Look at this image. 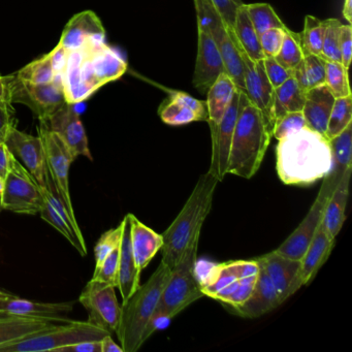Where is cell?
<instances>
[{"mask_svg": "<svg viewBox=\"0 0 352 352\" xmlns=\"http://www.w3.org/2000/svg\"><path fill=\"white\" fill-rule=\"evenodd\" d=\"M339 46L341 63L346 69H349L352 58V28L350 24L348 25L342 24Z\"/></svg>", "mask_w": 352, "mask_h": 352, "instance_id": "52", "label": "cell"}, {"mask_svg": "<svg viewBox=\"0 0 352 352\" xmlns=\"http://www.w3.org/2000/svg\"><path fill=\"white\" fill-rule=\"evenodd\" d=\"M61 81L65 100L72 104L83 102L102 87L94 74L89 49L69 51Z\"/></svg>", "mask_w": 352, "mask_h": 352, "instance_id": "13", "label": "cell"}, {"mask_svg": "<svg viewBox=\"0 0 352 352\" xmlns=\"http://www.w3.org/2000/svg\"><path fill=\"white\" fill-rule=\"evenodd\" d=\"M115 288L91 279L79 298V302L87 311L88 321L111 333L116 331L121 312Z\"/></svg>", "mask_w": 352, "mask_h": 352, "instance_id": "12", "label": "cell"}, {"mask_svg": "<svg viewBox=\"0 0 352 352\" xmlns=\"http://www.w3.org/2000/svg\"><path fill=\"white\" fill-rule=\"evenodd\" d=\"M3 179L0 178V197H1V195H3Z\"/></svg>", "mask_w": 352, "mask_h": 352, "instance_id": "59", "label": "cell"}, {"mask_svg": "<svg viewBox=\"0 0 352 352\" xmlns=\"http://www.w3.org/2000/svg\"><path fill=\"white\" fill-rule=\"evenodd\" d=\"M286 28H270L259 36L261 50L265 57H275L281 49Z\"/></svg>", "mask_w": 352, "mask_h": 352, "instance_id": "48", "label": "cell"}, {"mask_svg": "<svg viewBox=\"0 0 352 352\" xmlns=\"http://www.w3.org/2000/svg\"><path fill=\"white\" fill-rule=\"evenodd\" d=\"M263 67H265V75L269 79L270 83L274 88H278L284 83L286 80L292 77V69L282 67L275 57H265L263 58Z\"/></svg>", "mask_w": 352, "mask_h": 352, "instance_id": "49", "label": "cell"}, {"mask_svg": "<svg viewBox=\"0 0 352 352\" xmlns=\"http://www.w3.org/2000/svg\"><path fill=\"white\" fill-rule=\"evenodd\" d=\"M12 155L13 154L8 149L6 143H0V178L3 181L10 170Z\"/></svg>", "mask_w": 352, "mask_h": 352, "instance_id": "55", "label": "cell"}, {"mask_svg": "<svg viewBox=\"0 0 352 352\" xmlns=\"http://www.w3.org/2000/svg\"><path fill=\"white\" fill-rule=\"evenodd\" d=\"M195 7L197 30H204L211 36L221 54L226 73L238 89L244 91L242 58L234 43V32L224 23L210 0H195Z\"/></svg>", "mask_w": 352, "mask_h": 352, "instance_id": "8", "label": "cell"}, {"mask_svg": "<svg viewBox=\"0 0 352 352\" xmlns=\"http://www.w3.org/2000/svg\"><path fill=\"white\" fill-rule=\"evenodd\" d=\"M100 349H102L100 340H89V341L78 342V343L65 346L57 352H100Z\"/></svg>", "mask_w": 352, "mask_h": 352, "instance_id": "53", "label": "cell"}, {"mask_svg": "<svg viewBox=\"0 0 352 352\" xmlns=\"http://www.w3.org/2000/svg\"><path fill=\"white\" fill-rule=\"evenodd\" d=\"M73 309L74 302H40L24 300L17 296L0 298V314L46 318L54 322L71 321L60 315L72 312Z\"/></svg>", "mask_w": 352, "mask_h": 352, "instance_id": "23", "label": "cell"}, {"mask_svg": "<svg viewBox=\"0 0 352 352\" xmlns=\"http://www.w3.org/2000/svg\"><path fill=\"white\" fill-rule=\"evenodd\" d=\"M15 294H11V292H6V290L0 289V298H9V296H13Z\"/></svg>", "mask_w": 352, "mask_h": 352, "instance_id": "58", "label": "cell"}, {"mask_svg": "<svg viewBox=\"0 0 352 352\" xmlns=\"http://www.w3.org/2000/svg\"><path fill=\"white\" fill-rule=\"evenodd\" d=\"M40 214L41 217H42L45 221L51 224L57 232H60V234L71 243L72 246L75 247L77 251H79L82 256H86V255H87V248L82 246L81 243L79 242L77 236H76L73 228H72L71 226L65 221V219L57 213L56 210L52 207V205H51L45 197L42 208H41L40 210Z\"/></svg>", "mask_w": 352, "mask_h": 352, "instance_id": "42", "label": "cell"}, {"mask_svg": "<svg viewBox=\"0 0 352 352\" xmlns=\"http://www.w3.org/2000/svg\"><path fill=\"white\" fill-rule=\"evenodd\" d=\"M306 126L307 123L302 112L287 113L280 118L276 119L273 129V137L279 141L289 133L300 131Z\"/></svg>", "mask_w": 352, "mask_h": 352, "instance_id": "47", "label": "cell"}, {"mask_svg": "<svg viewBox=\"0 0 352 352\" xmlns=\"http://www.w3.org/2000/svg\"><path fill=\"white\" fill-rule=\"evenodd\" d=\"M302 38L300 34L292 32L286 28L285 36L279 53L275 56L276 60L287 69H294L304 58Z\"/></svg>", "mask_w": 352, "mask_h": 352, "instance_id": "40", "label": "cell"}, {"mask_svg": "<svg viewBox=\"0 0 352 352\" xmlns=\"http://www.w3.org/2000/svg\"><path fill=\"white\" fill-rule=\"evenodd\" d=\"M119 254H120V244L106 257L100 267L94 272L91 279L98 280V281L117 287L118 286Z\"/></svg>", "mask_w": 352, "mask_h": 352, "instance_id": "46", "label": "cell"}, {"mask_svg": "<svg viewBox=\"0 0 352 352\" xmlns=\"http://www.w3.org/2000/svg\"><path fill=\"white\" fill-rule=\"evenodd\" d=\"M324 28V20H319L318 18L314 17V16H306L304 30L300 34L305 55L321 54Z\"/></svg>", "mask_w": 352, "mask_h": 352, "instance_id": "41", "label": "cell"}, {"mask_svg": "<svg viewBox=\"0 0 352 352\" xmlns=\"http://www.w3.org/2000/svg\"><path fill=\"white\" fill-rule=\"evenodd\" d=\"M129 215L131 220V248L138 271L142 273L158 251L162 250L164 239L162 234L140 221L133 214L129 213Z\"/></svg>", "mask_w": 352, "mask_h": 352, "instance_id": "27", "label": "cell"}, {"mask_svg": "<svg viewBox=\"0 0 352 352\" xmlns=\"http://www.w3.org/2000/svg\"><path fill=\"white\" fill-rule=\"evenodd\" d=\"M123 230L120 241V254H119V292L122 296V302H126L135 290L140 287L141 273L138 271L133 257L131 241V220L129 215H125L122 220Z\"/></svg>", "mask_w": 352, "mask_h": 352, "instance_id": "25", "label": "cell"}, {"mask_svg": "<svg viewBox=\"0 0 352 352\" xmlns=\"http://www.w3.org/2000/svg\"><path fill=\"white\" fill-rule=\"evenodd\" d=\"M324 22V34H323L320 56L327 61L341 63L339 45L342 23L338 19H327Z\"/></svg>", "mask_w": 352, "mask_h": 352, "instance_id": "44", "label": "cell"}, {"mask_svg": "<svg viewBox=\"0 0 352 352\" xmlns=\"http://www.w3.org/2000/svg\"><path fill=\"white\" fill-rule=\"evenodd\" d=\"M335 242L336 239H333L323 228L322 223H320L304 256L300 259V285H308L316 277L319 270L329 259L335 246Z\"/></svg>", "mask_w": 352, "mask_h": 352, "instance_id": "26", "label": "cell"}, {"mask_svg": "<svg viewBox=\"0 0 352 352\" xmlns=\"http://www.w3.org/2000/svg\"><path fill=\"white\" fill-rule=\"evenodd\" d=\"M172 270L160 261L156 271L121 306L116 331L123 352H137L148 340V329L157 308L162 290Z\"/></svg>", "mask_w": 352, "mask_h": 352, "instance_id": "3", "label": "cell"}, {"mask_svg": "<svg viewBox=\"0 0 352 352\" xmlns=\"http://www.w3.org/2000/svg\"><path fill=\"white\" fill-rule=\"evenodd\" d=\"M88 49L94 74L100 85L116 81L126 73V61L106 43Z\"/></svg>", "mask_w": 352, "mask_h": 352, "instance_id": "30", "label": "cell"}, {"mask_svg": "<svg viewBox=\"0 0 352 352\" xmlns=\"http://www.w3.org/2000/svg\"><path fill=\"white\" fill-rule=\"evenodd\" d=\"M224 23L230 28H234V19L238 8L242 5L241 0H210Z\"/></svg>", "mask_w": 352, "mask_h": 352, "instance_id": "50", "label": "cell"}, {"mask_svg": "<svg viewBox=\"0 0 352 352\" xmlns=\"http://www.w3.org/2000/svg\"><path fill=\"white\" fill-rule=\"evenodd\" d=\"M16 76H3L0 74V102H12V89Z\"/></svg>", "mask_w": 352, "mask_h": 352, "instance_id": "54", "label": "cell"}, {"mask_svg": "<svg viewBox=\"0 0 352 352\" xmlns=\"http://www.w3.org/2000/svg\"><path fill=\"white\" fill-rule=\"evenodd\" d=\"M325 84L336 98L351 96L348 69L337 61H325Z\"/></svg>", "mask_w": 352, "mask_h": 352, "instance_id": "43", "label": "cell"}, {"mask_svg": "<svg viewBox=\"0 0 352 352\" xmlns=\"http://www.w3.org/2000/svg\"><path fill=\"white\" fill-rule=\"evenodd\" d=\"M16 78L28 84H48L54 81L57 76L49 54L32 61L18 72Z\"/></svg>", "mask_w": 352, "mask_h": 352, "instance_id": "37", "label": "cell"}, {"mask_svg": "<svg viewBox=\"0 0 352 352\" xmlns=\"http://www.w3.org/2000/svg\"><path fill=\"white\" fill-rule=\"evenodd\" d=\"M42 124L46 125L50 131L60 137L76 160L78 156H84L89 160H94L85 127L80 119L79 113L76 111L75 104L65 102L50 117L47 123Z\"/></svg>", "mask_w": 352, "mask_h": 352, "instance_id": "18", "label": "cell"}, {"mask_svg": "<svg viewBox=\"0 0 352 352\" xmlns=\"http://www.w3.org/2000/svg\"><path fill=\"white\" fill-rule=\"evenodd\" d=\"M352 123V98H336L327 122L325 137L331 140L341 133L348 125Z\"/></svg>", "mask_w": 352, "mask_h": 352, "instance_id": "39", "label": "cell"}, {"mask_svg": "<svg viewBox=\"0 0 352 352\" xmlns=\"http://www.w3.org/2000/svg\"><path fill=\"white\" fill-rule=\"evenodd\" d=\"M16 126L12 102H0V143H6L8 135Z\"/></svg>", "mask_w": 352, "mask_h": 352, "instance_id": "51", "label": "cell"}, {"mask_svg": "<svg viewBox=\"0 0 352 352\" xmlns=\"http://www.w3.org/2000/svg\"><path fill=\"white\" fill-rule=\"evenodd\" d=\"M352 0H345L344 1V7H343V16L349 24H351L352 22Z\"/></svg>", "mask_w": 352, "mask_h": 352, "instance_id": "57", "label": "cell"}, {"mask_svg": "<svg viewBox=\"0 0 352 352\" xmlns=\"http://www.w3.org/2000/svg\"><path fill=\"white\" fill-rule=\"evenodd\" d=\"M54 325V321L46 318L17 315L0 317V346L19 341Z\"/></svg>", "mask_w": 352, "mask_h": 352, "instance_id": "32", "label": "cell"}, {"mask_svg": "<svg viewBox=\"0 0 352 352\" xmlns=\"http://www.w3.org/2000/svg\"><path fill=\"white\" fill-rule=\"evenodd\" d=\"M236 90L238 87L226 72L222 73L208 90L206 104L208 109V123L211 133L217 129Z\"/></svg>", "mask_w": 352, "mask_h": 352, "instance_id": "31", "label": "cell"}, {"mask_svg": "<svg viewBox=\"0 0 352 352\" xmlns=\"http://www.w3.org/2000/svg\"><path fill=\"white\" fill-rule=\"evenodd\" d=\"M199 239L185 251L180 263L172 270L170 279L162 290L157 308L152 317L148 338L162 321H170L189 305L204 298L201 280L197 277V256Z\"/></svg>", "mask_w": 352, "mask_h": 352, "instance_id": "5", "label": "cell"}, {"mask_svg": "<svg viewBox=\"0 0 352 352\" xmlns=\"http://www.w3.org/2000/svg\"><path fill=\"white\" fill-rule=\"evenodd\" d=\"M122 221L117 228H111L100 236L94 247V257H96V270L102 265L106 257L119 246L122 236ZM94 270V271H96Z\"/></svg>", "mask_w": 352, "mask_h": 352, "instance_id": "45", "label": "cell"}, {"mask_svg": "<svg viewBox=\"0 0 352 352\" xmlns=\"http://www.w3.org/2000/svg\"><path fill=\"white\" fill-rule=\"evenodd\" d=\"M100 344H102L100 352H123L122 347L113 340L111 335L104 336V337L100 340Z\"/></svg>", "mask_w": 352, "mask_h": 352, "instance_id": "56", "label": "cell"}, {"mask_svg": "<svg viewBox=\"0 0 352 352\" xmlns=\"http://www.w3.org/2000/svg\"><path fill=\"white\" fill-rule=\"evenodd\" d=\"M13 102L25 104L41 123H47L67 102L61 77H57L48 84L23 83L15 78L12 89V104Z\"/></svg>", "mask_w": 352, "mask_h": 352, "instance_id": "11", "label": "cell"}, {"mask_svg": "<svg viewBox=\"0 0 352 352\" xmlns=\"http://www.w3.org/2000/svg\"><path fill=\"white\" fill-rule=\"evenodd\" d=\"M257 263L259 265L258 275L250 296L242 304L230 308L236 314L246 318H257L281 305L267 272L258 261Z\"/></svg>", "mask_w": 352, "mask_h": 352, "instance_id": "24", "label": "cell"}, {"mask_svg": "<svg viewBox=\"0 0 352 352\" xmlns=\"http://www.w3.org/2000/svg\"><path fill=\"white\" fill-rule=\"evenodd\" d=\"M341 177L335 170H331V173L323 178L320 190L314 203L312 204V207L302 222L298 224V228L276 250H274L276 253L294 261H300L302 258L317 228L322 221L325 206Z\"/></svg>", "mask_w": 352, "mask_h": 352, "instance_id": "10", "label": "cell"}, {"mask_svg": "<svg viewBox=\"0 0 352 352\" xmlns=\"http://www.w3.org/2000/svg\"><path fill=\"white\" fill-rule=\"evenodd\" d=\"M258 271L256 259L218 263L209 270L205 279L201 280V290L205 296L234 308L250 296Z\"/></svg>", "mask_w": 352, "mask_h": 352, "instance_id": "6", "label": "cell"}, {"mask_svg": "<svg viewBox=\"0 0 352 352\" xmlns=\"http://www.w3.org/2000/svg\"><path fill=\"white\" fill-rule=\"evenodd\" d=\"M247 102H248V98L245 92L240 89L236 90L217 129L211 133L212 156L209 173L215 176L219 182L228 175L226 170H228L232 135H234L241 111Z\"/></svg>", "mask_w": 352, "mask_h": 352, "instance_id": "15", "label": "cell"}, {"mask_svg": "<svg viewBox=\"0 0 352 352\" xmlns=\"http://www.w3.org/2000/svg\"><path fill=\"white\" fill-rule=\"evenodd\" d=\"M272 138L271 125L248 100L236 121L226 174L252 178L263 164Z\"/></svg>", "mask_w": 352, "mask_h": 352, "instance_id": "4", "label": "cell"}, {"mask_svg": "<svg viewBox=\"0 0 352 352\" xmlns=\"http://www.w3.org/2000/svg\"><path fill=\"white\" fill-rule=\"evenodd\" d=\"M218 182L211 173L201 175L176 219L162 234V261L170 270L180 263L187 248L199 239L204 222L212 209Z\"/></svg>", "mask_w": 352, "mask_h": 352, "instance_id": "2", "label": "cell"}, {"mask_svg": "<svg viewBox=\"0 0 352 352\" xmlns=\"http://www.w3.org/2000/svg\"><path fill=\"white\" fill-rule=\"evenodd\" d=\"M306 91L298 86L294 77L286 80L275 89L274 98V116L280 118L287 113L302 112L304 108Z\"/></svg>", "mask_w": 352, "mask_h": 352, "instance_id": "34", "label": "cell"}, {"mask_svg": "<svg viewBox=\"0 0 352 352\" xmlns=\"http://www.w3.org/2000/svg\"><path fill=\"white\" fill-rule=\"evenodd\" d=\"M234 43L236 48L240 51L241 58L243 63V79H244V92L248 98L249 102L256 107L267 121L272 129L275 124L274 116V98H275V88L270 83L265 75L263 59L261 61L251 60L244 51L242 50L236 42L234 34Z\"/></svg>", "mask_w": 352, "mask_h": 352, "instance_id": "16", "label": "cell"}, {"mask_svg": "<svg viewBox=\"0 0 352 352\" xmlns=\"http://www.w3.org/2000/svg\"><path fill=\"white\" fill-rule=\"evenodd\" d=\"M246 10L258 36L270 28H286L285 24L269 3H251L246 5Z\"/></svg>", "mask_w": 352, "mask_h": 352, "instance_id": "38", "label": "cell"}, {"mask_svg": "<svg viewBox=\"0 0 352 352\" xmlns=\"http://www.w3.org/2000/svg\"><path fill=\"white\" fill-rule=\"evenodd\" d=\"M256 259L267 272L281 304L302 287L300 282V261L282 256L275 251L256 257Z\"/></svg>", "mask_w": 352, "mask_h": 352, "instance_id": "20", "label": "cell"}, {"mask_svg": "<svg viewBox=\"0 0 352 352\" xmlns=\"http://www.w3.org/2000/svg\"><path fill=\"white\" fill-rule=\"evenodd\" d=\"M197 30V55L192 83L199 94H207L214 82L226 72V67L211 36L204 30Z\"/></svg>", "mask_w": 352, "mask_h": 352, "instance_id": "21", "label": "cell"}, {"mask_svg": "<svg viewBox=\"0 0 352 352\" xmlns=\"http://www.w3.org/2000/svg\"><path fill=\"white\" fill-rule=\"evenodd\" d=\"M232 32H234L239 46L242 48L245 54L251 60L257 63V61L263 60L265 58V55L261 50V43H259L258 34L253 28L245 3H242L236 10Z\"/></svg>", "mask_w": 352, "mask_h": 352, "instance_id": "33", "label": "cell"}, {"mask_svg": "<svg viewBox=\"0 0 352 352\" xmlns=\"http://www.w3.org/2000/svg\"><path fill=\"white\" fill-rule=\"evenodd\" d=\"M44 197L36 179L25 166L12 155L10 170L3 181L0 203L3 210L17 214L36 215L40 213Z\"/></svg>", "mask_w": 352, "mask_h": 352, "instance_id": "9", "label": "cell"}, {"mask_svg": "<svg viewBox=\"0 0 352 352\" xmlns=\"http://www.w3.org/2000/svg\"><path fill=\"white\" fill-rule=\"evenodd\" d=\"M335 100V96L325 83L307 90L302 111L307 126L325 135L329 115Z\"/></svg>", "mask_w": 352, "mask_h": 352, "instance_id": "28", "label": "cell"}, {"mask_svg": "<svg viewBox=\"0 0 352 352\" xmlns=\"http://www.w3.org/2000/svg\"><path fill=\"white\" fill-rule=\"evenodd\" d=\"M107 335L111 333L89 321L71 320L65 325H54L19 341L0 346V352H57L65 346L89 340H102Z\"/></svg>", "mask_w": 352, "mask_h": 352, "instance_id": "7", "label": "cell"}, {"mask_svg": "<svg viewBox=\"0 0 352 352\" xmlns=\"http://www.w3.org/2000/svg\"><path fill=\"white\" fill-rule=\"evenodd\" d=\"M6 145L18 160L23 162V166L38 185L46 186L49 170L42 138L24 133L15 126L10 131Z\"/></svg>", "mask_w": 352, "mask_h": 352, "instance_id": "17", "label": "cell"}, {"mask_svg": "<svg viewBox=\"0 0 352 352\" xmlns=\"http://www.w3.org/2000/svg\"><path fill=\"white\" fill-rule=\"evenodd\" d=\"M329 146L333 154V170L342 176L347 168H352V123L329 140Z\"/></svg>", "mask_w": 352, "mask_h": 352, "instance_id": "36", "label": "cell"}, {"mask_svg": "<svg viewBox=\"0 0 352 352\" xmlns=\"http://www.w3.org/2000/svg\"><path fill=\"white\" fill-rule=\"evenodd\" d=\"M333 166L329 140L308 126L278 141L276 170L284 184L308 186L327 176Z\"/></svg>", "mask_w": 352, "mask_h": 352, "instance_id": "1", "label": "cell"}, {"mask_svg": "<svg viewBox=\"0 0 352 352\" xmlns=\"http://www.w3.org/2000/svg\"><path fill=\"white\" fill-rule=\"evenodd\" d=\"M352 168H347L342 175L337 186L329 197L323 212V228L333 236L337 238L346 219V206L349 197V184Z\"/></svg>", "mask_w": 352, "mask_h": 352, "instance_id": "29", "label": "cell"}, {"mask_svg": "<svg viewBox=\"0 0 352 352\" xmlns=\"http://www.w3.org/2000/svg\"><path fill=\"white\" fill-rule=\"evenodd\" d=\"M106 43V30L98 16L84 11L74 16L65 26L58 44L67 50L90 48Z\"/></svg>", "mask_w": 352, "mask_h": 352, "instance_id": "19", "label": "cell"}, {"mask_svg": "<svg viewBox=\"0 0 352 352\" xmlns=\"http://www.w3.org/2000/svg\"><path fill=\"white\" fill-rule=\"evenodd\" d=\"M325 61L320 55L306 54L292 69V77L304 91L325 83Z\"/></svg>", "mask_w": 352, "mask_h": 352, "instance_id": "35", "label": "cell"}, {"mask_svg": "<svg viewBox=\"0 0 352 352\" xmlns=\"http://www.w3.org/2000/svg\"><path fill=\"white\" fill-rule=\"evenodd\" d=\"M38 135L42 138L44 143L47 166L51 179L69 213L76 217L69 191V168L76 160L75 156L72 154L60 137L42 123L38 129Z\"/></svg>", "mask_w": 352, "mask_h": 352, "instance_id": "14", "label": "cell"}, {"mask_svg": "<svg viewBox=\"0 0 352 352\" xmlns=\"http://www.w3.org/2000/svg\"><path fill=\"white\" fill-rule=\"evenodd\" d=\"M162 122L172 126L186 125L197 121L208 122L206 102L197 100L182 91H172L158 111Z\"/></svg>", "mask_w": 352, "mask_h": 352, "instance_id": "22", "label": "cell"}]
</instances>
